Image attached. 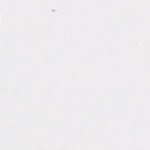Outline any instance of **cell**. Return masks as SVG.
Wrapping results in <instances>:
<instances>
[]
</instances>
